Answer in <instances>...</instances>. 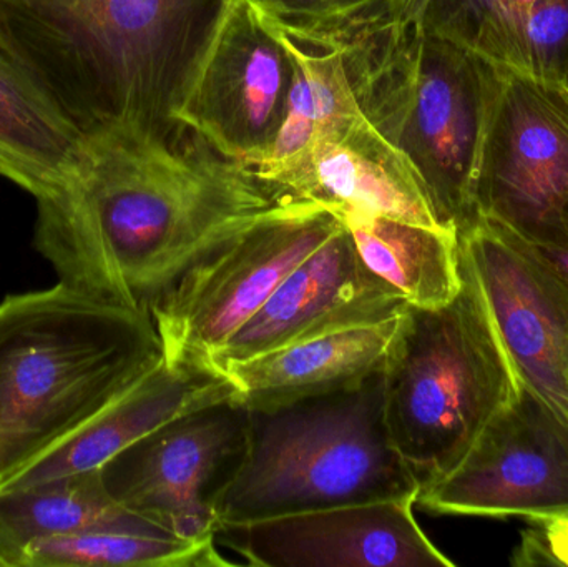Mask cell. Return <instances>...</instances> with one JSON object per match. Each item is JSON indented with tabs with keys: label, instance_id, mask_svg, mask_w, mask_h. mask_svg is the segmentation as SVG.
I'll list each match as a JSON object with an SVG mask.
<instances>
[{
	"label": "cell",
	"instance_id": "8fae6325",
	"mask_svg": "<svg viewBox=\"0 0 568 567\" xmlns=\"http://www.w3.org/2000/svg\"><path fill=\"white\" fill-rule=\"evenodd\" d=\"M290 60L252 0H226L200 52L172 122L253 169L268 153L286 110Z\"/></svg>",
	"mask_w": 568,
	"mask_h": 567
},
{
	"label": "cell",
	"instance_id": "7402d4cb",
	"mask_svg": "<svg viewBox=\"0 0 568 567\" xmlns=\"http://www.w3.org/2000/svg\"><path fill=\"white\" fill-rule=\"evenodd\" d=\"M464 47L499 69L562 83L568 73V0H532L477 30Z\"/></svg>",
	"mask_w": 568,
	"mask_h": 567
},
{
	"label": "cell",
	"instance_id": "5b68a950",
	"mask_svg": "<svg viewBox=\"0 0 568 567\" xmlns=\"http://www.w3.org/2000/svg\"><path fill=\"white\" fill-rule=\"evenodd\" d=\"M419 489L387 432L381 372L356 388L250 409L248 449L220 499L219 526L357 503L417 502Z\"/></svg>",
	"mask_w": 568,
	"mask_h": 567
},
{
	"label": "cell",
	"instance_id": "5bb4252c",
	"mask_svg": "<svg viewBox=\"0 0 568 567\" xmlns=\"http://www.w3.org/2000/svg\"><path fill=\"white\" fill-rule=\"evenodd\" d=\"M343 222V220H341ZM407 305L374 275L344 223L296 266L265 305L212 356L216 372L293 343L394 318Z\"/></svg>",
	"mask_w": 568,
	"mask_h": 567
},
{
	"label": "cell",
	"instance_id": "e0dca14e",
	"mask_svg": "<svg viewBox=\"0 0 568 567\" xmlns=\"http://www.w3.org/2000/svg\"><path fill=\"white\" fill-rule=\"evenodd\" d=\"M399 315L339 330L223 366L250 409L356 388L383 372Z\"/></svg>",
	"mask_w": 568,
	"mask_h": 567
},
{
	"label": "cell",
	"instance_id": "d4e9b609",
	"mask_svg": "<svg viewBox=\"0 0 568 567\" xmlns=\"http://www.w3.org/2000/svg\"><path fill=\"white\" fill-rule=\"evenodd\" d=\"M510 563L516 567H568V515L529 522Z\"/></svg>",
	"mask_w": 568,
	"mask_h": 567
},
{
	"label": "cell",
	"instance_id": "4316f807",
	"mask_svg": "<svg viewBox=\"0 0 568 567\" xmlns=\"http://www.w3.org/2000/svg\"><path fill=\"white\" fill-rule=\"evenodd\" d=\"M562 83H564V85H566V87H567V89H568V73H567L566 79H564V82H562Z\"/></svg>",
	"mask_w": 568,
	"mask_h": 567
},
{
	"label": "cell",
	"instance_id": "d6986e66",
	"mask_svg": "<svg viewBox=\"0 0 568 567\" xmlns=\"http://www.w3.org/2000/svg\"><path fill=\"white\" fill-rule=\"evenodd\" d=\"M337 215L364 265L399 290L407 305L440 308L456 298L463 286L457 233L357 210Z\"/></svg>",
	"mask_w": 568,
	"mask_h": 567
},
{
	"label": "cell",
	"instance_id": "44dd1931",
	"mask_svg": "<svg viewBox=\"0 0 568 567\" xmlns=\"http://www.w3.org/2000/svg\"><path fill=\"white\" fill-rule=\"evenodd\" d=\"M215 538L180 539L155 525H99L26 549L19 567H222Z\"/></svg>",
	"mask_w": 568,
	"mask_h": 567
},
{
	"label": "cell",
	"instance_id": "9a60e30c",
	"mask_svg": "<svg viewBox=\"0 0 568 567\" xmlns=\"http://www.w3.org/2000/svg\"><path fill=\"white\" fill-rule=\"evenodd\" d=\"M262 180L336 213L357 210L444 229L407 156L364 110L324 130L301 155Z\"/></svg>",
	"mask_w": 568,
	"mask_h": 567
},
{
	"label": "cell",
	"instance_id": "30bf717a",
	"mask_svg": "<svg viewBox=\"0 0 568 567\" xmlns=\"http://www.w3.org/2000/svg\"><path fill=\"white\" fill-rule=\"evenodd\" d=\"M416 505L434 515L523 518L568 515V422L520 383L466 458L420 485Z\"/></svg>",
	"mask_w": 568,
	"mask_h": 567
},
{
	"label": "cell",
	"instance_id": "3957f363",
	"mask_svg": "<svg viewBox=\"0 0 568 567\" xmlns=\"http://www.w3.org/2000/svg\"><path fill=\"white\" fill-rule=\"evenodd\" d=\"M152 313L63 283L0 303V485L162 362Z\"/></svg>",
	"mask_w": 568,
	"mask_h": 567
},
{
	"label": "cell",
	"instance_id": "484cf974",
	"mask_svg": "<svg viewBox=\"0 0 568 567\" xmlns=\"http://www.w3.org/2000/svg\"><path fill=\"white\" fill-rule=\"evenodd\" d=\"M566 233L567 242L562 249H539V246H537V250L542 253L544 259H546L547 262L550 263V266L568 283V206L566 212Z\"/></svg>",
	"mask_w": 568,
	"mask_h": 567
},
{
	"label": "cell",
	"instance_id": "52a82bcc",
	"mask_svg": "<svg viewBox=\"0 0 568 567\" xmlns=\"http://www.w3.org/2000/svg\"><path fill=\"white\" fill-rule=\"evenodd\" d=\"M341 223L331 209L270 220L190 266L150 312L163 360L215 369L210 362L216 350Z\"/></svg>",
	"mask_w": 568,
	"mask_h": 567
},
{
	"label": "cell",
	"instance_id": "ac0fdd59",
	"mask_svg": "<svg viewBox=\"0 0 568 567\" xmlns=\"http://www.w3.org/2000/svg\"><path fill=\"white\" fill-rule=\"evenodd\" d=\"M83 133L0 50V176L42 199L72 172Z\"/></svg>",
	"mask_w": 568,
	"mask_h": 567
},
{
	"label": "cell",
	"instance_id": "2e32d148",
	"mask_svg": "<svg viewBox=\"0 0 568 567\" xmlns=\"http://www.w3.org/2000/svg\"><path fill=\"white\" fill-rule=\"evenodd\" d=\"M233 396L239 393L223 373L203 366H173L162 358L123 395L42 458L2 483L0 489L99 472L113 456L170 419Z\"/></svg>",
	"mask_w": 568,
	"mask_h": 567
},
{
	"label": "cell",
	"instance_id": "7a4b0ae2",
	"mask_svg": "<svg viewBox=\"0 0 568 567\" xmlns=\"http://www.w3.org/2000/svg\"><path fill=\"white\" fill-rule=\"evenodd\" d=\"M226 0H0V50L82 133L169 125Z\"/></svg>",
	"mask_w": 568,
	"mask_h": 567
},
{
	"label": "cell",
	"instance_id": "277c9868",
	"mask_svg": "<svg viewBox=\"0 0 568 567\" xmlns=\"http://www.w3.org/2000/svg\"><path fill=\"white\" fill-rule=\"evenodd\" d=\"M371 122L407 156L450 232L480 219L476 180L500 69L406 12L337 33Z\"/></svg>",
	"mask_w": 568,
	"mask_h": 567
},
{
	"label": "cell",
	"instance_id": "6da1fadb",
	"mask_svg": "<svg viewBox=\"0 0 568 567\" xmlns=\"http://www.w3.org/2000/svg\"><path fill=\"white\" fill-rule=\"evenodd\" d=\"M317 209L179 123H113L83 133L67 182L37 199L33 246L63 285L150 313L223 243Z\"/></svg>",
	"mask_w": 568,
	"mask_h": 567
},
{
	"label": "cell",
	"instance_id": "603a6c76",
	"mask_svg": "<svg viewBox=\"0 0 568 567\" xmlns=\"http://www.w3.org/2000/svg\"><path fill=\"white\" fill-rule=\"evenodd\" d=\"M530 2L532 0H406L400 12L416 17L429 32L467 45L477 30Z\"/></svg>",
	"mask_w": 568,
	"mask_h": 567
},
{
	"label": "cell",
	"instance_id": "7c38bea8",
	"mask_svg": "<svg viewBox=\"0 0 568 567\" xmlns=\"http://www.w3.org/2000/svg\"><path fill=\"white\" fill-rule=\"evenodd\" d=\"M457 236L517 379L568 422V283L493 220L480 216Z\"/></svg>",
	"mask_w": 568,
	"mask_h": 567
},
{
	"label": "cell",
	"instance_id": "4fadbf2b",
	"mask_svg": "<svg viewBox=\"0 0 568 567\" xmlns=\"http://www.w3.org/2000/svg\"><path fill=\"white\" fill-rule=\"evenodd\" d=\"M416 499L357 503L242 525L215 541L265 567H454L414 516Z\"/></svg>",
	"mask_w": 568,
	"mask_h": 567
},
{
	"label": "cell",
	"instance_id": "8992f818",
	"mask_svg": "<svg viewBox=\"0 0 568 567\" xmlns=\"http://www.w3.org/2000/svg\"><path fill=\"white\" fill-rule=\"evenodd\" d=\"M460 273L447 305L404 306L383 369L387 432L420 485L453 472L520 385L463 249Z\"/></svg>",
	"mask_w": 568,
	"mask_h": 567
},
{
	"label": "cell",
	"instance_id": "9c48e42d",
	"mask_svg": "<svg viewBox=\"0 0 568 567\" xmlns=\"http://www.w3.org/2000/svg\"><path fill=\"white\" fill-rule=\"evenodd\" d=\"M476 180L477 212L530 245H566L568 89L500 69Z\"/></svg>",
	"mask_w": 568,
	"mask_h": 567
},
{
	"label": "cell",
	"instance_id": "cb8c5ba5",
	"mask_svg": "<svg viewBox=\"0 0 568 567\" xmlns=\"http://www.w3.org/2000/svg\"><path fill=\"white\" fill-rule=\"evenodd\" d=\"M291 26L339 33L403 9L406 0H253Z\"/></svg>",
	"mask_w": 568,
	"mask_h": 567
},
{
	"label": "cell",
	"instance_id": "ffe728a7",
	"mask_svg": "<svg viewBox=\"0 0 568 567\" xmlns=\"http://www.w3.org/2000/svg\"><path fill=\"white\" fill-rule=\"evenodd\" d=\"M99 525L153 523L120 506L103 486L100 469L0 489V567H19L33 543Z\"/></svg>",
	"mask_w": 568,
	"mask_h": 567
},
{
	"label": "cell",
	"instance_id": "ba28073f",
	"mask_svg": "<svg viewBox=\"0 0 568 567\" xmlns=\"http://www.w3.org/2000/svg\"><path fill=\"white\" fill-rule=\"evenodd\" d=\"M250 409L239 396L183 413L100 468L123 508L180 539L215 538L219 505L248 449Z\"/></svg>",
	"mask_w": 568,
	"mask_h": 567
}]
</instances>
